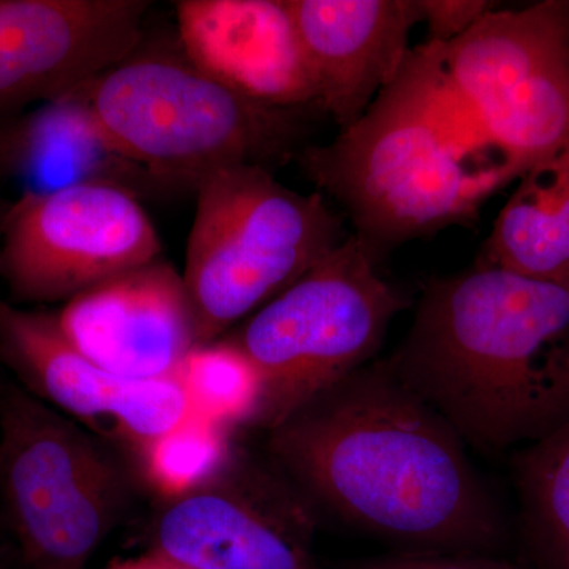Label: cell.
<instances>
[{"instance_id":"cell-2","label":"cell","mask_w":569,"mask_h":569,"mask_svg":"<svg viewBox=\"0 0 569 569\" xmlns=\"http://www.w3.org/2000/svg\"><path fill=\"white\" fill-rule=\"evenodd\" d=\"M569 288L479 263L427 284L392 372L466 443L498 455L569 421Z\"/></svg>"},{"instance_id":"cell-12","label":"cell","mask_w":569,"mask_h":569,"mask_svg":"<svg viewBox=\"0 0 569 569\" xmlns=\"http://www.w3.org/2000/svg\"><path fill=\"white\" fill-rule=\"evenodd\" d=\"M148 0H0V119L86 88L142 43Z\"/></svg>"},{"instance_id":"cell-10","label":"cell","mask_w":569,"mask_h":569,"mask_svg":"<svg viewBox=\"0 0 569 569\" xmlns=\"http://www.w3.org/2000/svg\"><path fill=\"white\" fill-rule=\"evenodd\" d=\"M157 556L187 569H317L316 509L276 466L227 449L192 485L164 496Z\"/></svg>"},{"instance_id":"cell-8","label":"cell","mask_w":569,"mask_h":569,"mask_svg":"<svg viewBox=\"0 0 569 569\" xmlns=\"http://www.w3.org/2000/svg\"><path fill=\"white\" fill-rule=\"evenodd\" d=\"M452 89L526 173L569 144V0L493 7L441 44Z\"/></svg>"},{"instance_id":"cell-14","label":"cell","mask_w":569,"mask_h":569,"mask_svg":"<svg viewBox=\"0 0 569 569\" xmlns=\"http://www.w3.org/2000/svg\"><path fill=\"white\" fill-rule=\"evenodd\" d=\"M179 50L224 88L266 107H318L288 0H178Z\"/></svg>"},{"instance_id":"cell-25","label":"cell","mask_w":569,"mask_h":569,"mask_svg":"<svg viewBox=\"0 0 569 569\" xmlns=\"http://www.w3.org/2000/svg\"><path fill=\"white\" fill-rule=\"evenodd\" d=\"M568 288H569V284H568ZM568 351H569V343H568Z\"/></svg>"},{"instance_id":"cell-23","label":"cell","mask_w":569,"mask_h":569,"mask_svg":"<svg viewBox=\"0 0 569 569\" xmlns=\"http://www.w3.org/2000/svg\"><path fill=\"white\" fill-rule=\"evenodd\" d=\"M114 569H187L181 565H176L173 561L164 559V557L153 556L151 559L134 561V563L122 565Z\"/></svg>"},{"instance_id":"cell-19","label":"cell","mask_w":569,"mask_h":569,"mask_svg":"<svg viewBox=\"0 0 569 569\" xmlns=\"http://www.w3.org/2000/svg\"><path fill=\"white\" fill-rule=\"evenodd\" d=\"M183 381L201 417L238 425L252 397L253 381L244 362L220 340L200 347L183 370Z\"/></svg>"},{"instance_id":"cell-11","label":"cell","mask_w":569,"mask_h":569,"mask_svg":"<svg viewBox=\"0 0 569 569\" xmlns=\"http://www.w3.org/2000/svg\"><path fill=\"white\" fill-rule=\"evenodd\" d=\"M0 359L28 392L97 438L129 449L146 467L168 437L198 417L183 378L129 380L67 342L54 313L0 299Z\"/></svg>"},{"instance_id":"cell-18","label":"cell","mask_w":569,"mask_h":569,"mask_svg":"<svg viewBox=\"0 0 569 569\" xmlns=\"http://www.w3.org/2000/svg\"><path fill=\"white\" fill-rule=\"evenodd\" d=\"M516 477L530 533L557 569H569V421L527 447Z\"/></svg>"},{"instance_id":"cell-3","label":"cell","mask_w":569,"mask_h":569,"mask_svg":"<svg viewBox=\"0 0 569 569\" xmlns=\"http://www.w3.org/2000/svg\"><path fill=\"white\" fill-rule=\"evenodd\" d=\"M296 159L378 254L475 222L490 194L522 176L459 99L441 44L430 41L410 51L358 121Z\"/></svg>"},{"instance_id":"cell-24","label":"cell","mask_w":569,"mask_h":569,"mask_svg":"<svg viewBox=\"0 0 569 569\" xmlns=\"http://www.w3.org/2000/svg\"><path fill=\"white\" fill-rule=\"evenodd\" d=\"M11 201L0 194V238H2L3 223H6L7 213L10 211Z\"/></svg>"},{"instance_id":"cell-13","label":"cell","mask_w":569,"mask_h":569,"mask_svg":"<svg viewBox=\"0 0 569 569\" xmlns=\"http://www.w3.org/2000/svg\"><path fill=\"white\" fill-rule=\"evenodd\" d=\"M54 318L70 346L129 380L182 378L201 347L182 272L162 257L78 295Z\"/></svg>"},{"instance_id":"cell-4","label":"cell","mask_w":569,"mask_h":569,"mask_svg":"<svg viewBox=\"0 0 569 569\" xmlns=\"http://www.w3.org/2000/svg\"><path fill=\"white\" fill-rule=\"evenodd\" d=\"M93 118L122 156L171 192H194L220 168L272 167L298 156L302 110L266 107L178 54L141 51L86 86Z\"/></svg>"},{"instance_id":"cell-16","label":"cell","mask_w":569,"mask_h":569,"mask_svg":"<svg viewBox=\"0 0 569 569\" xmlns=\"http://www.w3.org/2000/svg\"><path fill=\"white\" fill-rule=\"evenodd\" d=\"M0 181L14 183L18 198L80 186L118 187L140 200L173 193L104 137L86 88L0 119Z\"/></svg>"},{"instance_id":"cell-5","label":"cell","mask_w":569,"mask_h":569,"mask_svg":"<svg viewBox=\"0 0 569 569\" xmlns=\"http://www.w3.org/2000/svg\"><path fill=\"white\" fill-rule=\"evenodd\" d=\"M377 260L376 250L350 234L219 339L253 381L239 426L269 432L376 359L389 325L408 307L378 274Z\"/></svg>"},{"instance_id":"cell-20","label":"cell","mask_w":569,"mask_h":569,"mask_svg":"<svg viewBox=\"0 0 569 569\" xmlns=\"http://www.w3.org/2000/svg\"><path fill=\"white\" fill-rule=\"evenodd\" d=\"M217 426L198 415L153 451L144 468L164 496L192 485L222 458L228 448Z\"/></svg>"},{"instance_id":"cell-6","label":"cell","mask_w":569,"mask_h":569,"mask_svg":"<svg viewBox=\"0 0 569 569\" xmlns=\"http://www.w3.org/2000/svg\"><path fill=\"white\" fill-rule=\"evenodd\" d=\"M193 193L182 276L201 347L222 339L348 238L323 193L288 189L266 168H220Z\"/></svg>"},{"instance_id":"cell-9","label":"cell","mask_w":569,"mask_h":569,"mask_svg":"<svg viewBox=\"0 0 569 569\" xmlns=\"http://www.w3.org/2000/svg\"><path fill=\"white\" fill-rule=\"evenodd\" d=\"M160 257L162 241L140 198L118 187H71L11 201L0 279L13 305H66Z\"/></svg>"},{"instance_id":"cell-21","label":"cell","mask_w":569,"mask_h":569,"mask_svg":"<svg viewBox=\"0 0 569 569\" xmlns=\"http://www.w3.org/2000/svg\"><path fill=\"white\" fill-rule=\"evenodd\" d=\"M342 569H515L492 556L443 552H397L348 561Z\"/></svg>"},{"instance_id":"cell-17","label":"cell","mask_w":569,"mask_h":569,"mask_svg":"<svg viewBox=\"0 0 569 569\" xmlns=\"http://www.w3.org/2000/svg\"><path fill=\"white\" fill-rule=\"evenodd\" d=\"M500 213L481 263L569 284V144L535 163Z\"/></svg>"},{"instance_id":"cell-1","label":"cell","mask_w":569,"mask_h":569,"mask_svg":"<svg viewBox=\"0 0 569 569\" xmlns=\"http://www.w3.org/2000/svg\"><path fill=\"white\" fill-rule=\"evenodd\" d=\"M313 509L402 552L492 556L503 516L451 426L373 359L268 432Z\"/></svg>"},{"instance_id":"cell-15","label":"cell","mask_w":569,"mask_h":569,"mask_svg":"<svg viewBox=\"0 0 569 569\" xmlns=\"http://www.w3.org/2000/svg\"><path fill=\"white\" fill-rule=\"evenodd\" d=\"M310 69L318 107L340 129L365 114L395 80L421 22L418 0H288Z\"/></svg>"},{"instance_id":"cell-22","label":"cell","mask_w":569,"mask_h":569,"mask_svg":"<svg viewBox=\"0 0 569 569\" xmlns=\"http://www.w3.org/2000/svg\"><path fill=\"white\" fill-rule=\"evenodd\" d=\"M421 22L429 29L430 43L447 44L467 32L492 10L485 0H418Z\"/></svg>"},{"instance_id":"cell-7","label":"cell","mask_w":569,"mask_h":569,"mask_svg":"<svg viewBox=\"0 0 569 569\" xmlns=\"http://www.w3.org/2000/svg\"><path fill=\"white\" fill-rule=\"evenodd\" d=\"M0 492L32 569H82L126 509L129 485L100 438L9 388L0 397Z\"/></svg>"}]
</instances>
